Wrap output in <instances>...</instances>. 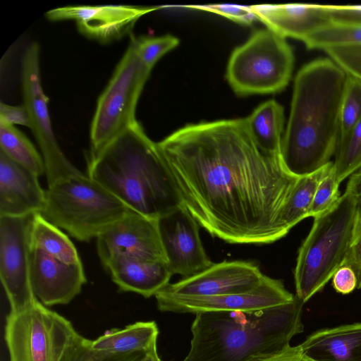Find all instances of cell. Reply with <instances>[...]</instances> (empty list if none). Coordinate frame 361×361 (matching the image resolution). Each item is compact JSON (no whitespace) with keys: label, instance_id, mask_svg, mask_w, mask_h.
Returning a JSON list of instances; mask_svg holds the SVG:
<instances>
[{"label":"cell","instance_id":"6da1fadb","mask_svg":"<svg viewBox=\"0 0 361 361\" xmlns=\"http://www.w3.org/2000/svg\"><path fill=\"white\" fill-rule=\"evenodd\" d=\"M157 144L183 205L212 236L269 244L286 235L280 216L298 177L259 149L245 118L188 124Z\"/></svg>","mask_w":361,"mask_h":361},{"label":"cell","instance_id":"7a4b0ae2","mask_svg":"<svg viewBox=\"0 0 361 361\" xmlns=\"http://www.w3.org/2000/svg\"><path fill=\"white\" fill-rule=\"evenodd\" d=\"M348 78L329 57L313 60L298 71L280 152L281 163L291 175L305 176L331 162L339 141Z\"/></svg>","mask_w":361,"mask_h":361},{"label":"cell","instance_id":"3957f363","mask_svg":"<svg viewBox=\"0 0 361 361\" xmlns=\"http://www.w3.org/2000/svg\"><path fill=\"white\" fill-rule=\"evenodd\" d=\"M87 176L130 209L151 219L183 205L157 142L137 121L91 154Z\"/></svg>","mask_w":361,"mask_h":361},{"label":"cell","instance_id":"277c9868","mask_svg":"<svg viewBox=\"0 0 361 361\" xmlns=\"http://www.w3.org/2000/svg\"><path fill=\"white\" fill-rule=\"evenodd\" d=\"M303 304L295 296L259 311L197 313L190 349L182 361H251L283 350L304 330Z\"/></svg>","mask_w":361,"mask_h":361},{"label":"cell","instance_id":"5b68a950","mask_svg":"<svg viewBox=\"0 0 361 361\" xmlns=\"http://www.w3.org/2000/svg\"><path fill=\"white\" fill-rule=\"evenodd\" d=\"M357 202L344 193L329 211L314 218L294 271L295 296L303 303L321 291L346 259Z\"/></svg>","mask_w":361,"mask_h":361},{"label":"cell","instance_id":"8992f818","mask_svg":"<svg viewBox=\"0 0 361 361\" xmlns=\"http://www.w3.org/2000/svg\"><path fill=\"white\" fill-rule=\"evenodd\" d=\"M129 210L118 198L82 173L48 187L40 213L78 240L97 238Z\"/></svg>","mask_w":361,"mask_h":361},{"label":"cell","instance_id":"52a82bcc","mask_svg":"<svg viewBox=\"0 0 361 361\" xmlns=\"http://www.w3.org/2000/svg\"><path fill=\"white\" fill-rule=\"evenodd\" d=\"M293 66V50L286 38L261 29L233 51L226 76L238 95L276 93L288 84Z\"/></svg>","mask_w":361,"mask_h":361},{"label":"cell","instance_id":"ba28073f","mask_svg":"<svg viewBox=\"0 0 361 361\" xmlns=\"http://www.w3.org/2000/svg\"><path fill=\"white\" fill-rule=\"evenodd\" d=\"M151 71L140 59L132 36L97 101L90 128L91 154L99 152L137 122V104Z\"/></svg>","mask_w":361,"mask_h":361},{"label":"cell","instance_id":"9c48e42d","mask_svg":"<svg viewBox=\"0 0 361 361\" xmlns=\"http://www.w3.org/2000/svg\"><path fill=\"white\" fill-rule=\"evenodd\" d=\"M79 333L37 299L6 319L9 361H63Z\"/></svg>","mask_w":361,"mask_h":361},{"label":"cell","instance_id":"30bf717a","mask_svg":"<svg viewBox=\"0 0 361 361\" xmlns=\"http://www.w3.org/2000/svg\"><path fill=\"white\" fill-rule=\"evenodd\" d=\"M23 104L30 116L31 129L43 158L48 187L66 177L82 173L66 158L55 137L44 92L39 66V45L25 50L22 62Z\"/></svg>","mask_w":361,"mask_h":361},{"label":"cell","instance_id":"8fae6325","mask_svg":"<svg viewBox=\"0 0 361 361\" xmlns=\"http://www.w3.org/2000/svg\"><path fill=\"white\" fill-rule=\"evenodd\" d=\"M0 216V277L11 310L18 312L33 303L30 256L35 214Z\"/></svg>","mask_w":361,"mask_h":361},{"label":"cell","instance_id":"7c38bea8","mask_svg":"<svg viewBox=\"0 0 361 361\" xmlns=\"http://www.w3.org/2000/svg\"><path fill=\"white\" fill-rule=\"evenodd\" d=\"M161 312L197 314L207 312H255L287 304L295 295L281 280L265 276L255 289L240 293L214 296H185L159 291L155 295Z\"/></svg>","mask_w":361,"mask_h":361},{"label":"cell","instance_id":"4fadbf2b","mask_svg":"<svg viewBox=\"0 0 361 361\" xmlns=\"http://www.w3.org/2000/svg\"><path fill=\"white\" fill-rule=\"evenodd\" d=\"M96 239L97 254L104 267L122 257L167 262L157 219L131 209Z\"/></svg>","mask_w":361,"mask_h":361},{"label":"cell","instance_id":"5bb4252c","mask_svg":"<svg viewBox=\"0 0 361 361\" xmlns=\"http://www.w3.org/2000/svg\"><path fill=\"white\" fill-rule=\"evenodd\" d=\"M157 226L173 275L188 278L213 264L201 242L198 223L184 205L157 219Z\"/></svg>","mask_w":361,"mask_h":361},{"label":"cell","instance_id":"9a60e30c","mask_svg":"<svg viewBox=\"0 0 361 361\" xmlns=\"http://www.w3.org/2000/svg\"><path fill=\"white\" fill-rule=\"evenodd\" d=\"M159 8L129 5L66 6L47 11L46 17L50 20H73L85 35L108 42L130 33L142 16Z\"/></svg>","mask_w":361,"mask_h":361},{"label":"cell","instance_id":"2e32d148","mask_svg":"<svg viewBox=\"0 0 361 361\" xmlns=\"http://www.w3.org/2000/svg\"><path fill=\"white\" fill-rule=\"evenodd\" d=\"M265 276L254 262L224 261L213 264L195 275L169 283L160 291L185 296L240 293L255 289L262 283Z\"/></svg>","mask_w":361,"mask_h":361},{"label":"cell","instance_id":"e0dca14e","mask_svg":"<svg viewBox=\"0 0 361 361\" xmlns=\"http://www.w3.org/2000/svg\"><path fill=\"white\" fill-rule=\"evenodd\" d=\"M30 276L35 297L45 306L69 303L86 283L82 264L66 263L32 245Z\"/></svg>","mask_w":361,"mask_h":361},{"label":"cell","instance_id":"ac0fdd59","mask_svg":"<svg viewBox=\"0 0 361 361\" xmlns=\"http://www.w3.org/2000/svg\"><path fill=\"white\" fill-rule=\"evenodd\" d=\"M38 177L0 151V216L42 212L46 191Z\"/></svg>","mask_w":361,"mask_h":361},{"label":"cell","instance_id":"d6986e66","mask_svg":"<svg viewBox=\"0 0 361 361\" xmlns=\"http://www.w3.org/2000/svg\"><path fill=\"white\" fill-rule=\"evenodd\" d=\"M257 20L267 28L286 38L303 42L330 21L324 5L310 4H262L250 6Z\"/></svg>","mask_w":361,"mask_h":361},{"label":"cell","instance_id":"ffe728a7","mask_svg":"<svg viewBox=\"0 0 361 361\" xmlns=\"http://www.w3.org/2000/svg\"><path fill=\"white\" fill-rule=\"evenodd\" d=\"M118 289L145 298L155 295L169 284L173 274L166 262L118 258L105 267Z\"/></svg>","mask_w":361,"mask_h":361},{"label":"cell","instance_id":"44dd1931","mask_svg":"<svg viewBox=\"0 0 361 361\" xmlns=\"http://www.w3.org/2000/svg\"><path fill=\"white\" fill-rule=\"evenodd\" d=\"M300 346L312 361H361V322L319 329Z\"/></svg>","mask_w":361,"mask_h":361},{"label":"cell","instance_id":"7402d4cb","mask_svg":"<svg viewBox=\"0 0 361 361\" xmlns=\"http://www.w3.org/2000/svg\"><path fill=\"white\" fill-rule=\"evenodd\" d=\"M249 131L264 152L280 157L284 130L283 106L274 99L259 104L245 118Z\"/></svg>","mask_w":361,"mask_h":361},{"label":"cell","instance_id":"603a6c76","mask_svg":"<svg viewBox=\"0 0 361 361\" xmlns=\"http://www.w3.org/2000/svg\"><path fill=\"white\" fill-rule=\"evenodd\" d=\"M159 329L155 322H137L122 329H112L91 341L95 350L111 353L145 352L157 344Z\"/></svg>","mask_w":361,"mask_h":361},{"label":"cell","instance_id":"cb8c5ba5","mask_svg":"<svg viewBox=\"0 0 361 361\" xmlns=\"http://www.w3.org/2000/svg\"><path fill=\"white\" fill-rule=\"evenodd\" d=\"M329 162L313 173L298 178L282 208L280 221L289 231L302 219L310 217V211L316 188L332 165Z\"/></svg>","mask_w":361,"mask_h":361},{"label":"cell","instance_id":"d4e9b609","mask_svg":"<svg viewBox=\"0 0 361 361\" xmlns=\"http://www.w3.org/2000/svg\"><path fill=\"white\" fill-rule=\"evenodd\" d=\"M32 246L66 263L82 264L77 249L69 238L40 213L35 214Z\"/></svg>","mask_w":361,"mask_h":361},{"label":"cell","instance_id":"484cf974","mask_svg":"<svg viewBox=\"0 0 361 361\" xmlns=\"http://www.w3.org/2000/svg\"><path fill=\"white\" fill-rule=\"evenodd\" d=\"M0 151L39 176L45 173L42 155L14 126L0 121Z\"/></svg>","mask_w":361,"mask_h":361},{"label":"cell","instance_id":"4316f807","mask_svg":"<svg viewBox=\"0 0 361 361\" xmlns=\"http://www.w3.org/2000/svg\"><path fill=\"white\" fill-rule=\"evenodd\" d=\"M310 49L323 51L334 47L361 46V26L329 22L304 41Z\"/></svg>","mask_w":361,"mask_h":361},{"label":"cell","instance_id":"83f0119b","mask_svg":"<svg viewBox=\"0 0 361 361\" xmlns=\"http://www.w3.org/2000/svg\"><path fill=\"white\" fill-rule=\"evenodd\" d=\"M334 156L333 166L339 183L361 169V120L339 140Z\"/></svg>","mask_w":361,"mask_h":361},{"label":"cell","instance_id":"f1b7e54d","mask_svg":"<svg viewBox=\"0 0 361 361\" xmlns=\"http://www.w3.org/2000/svg\"><path fill=\"white\" fill-rule=\"evenodd\" d=\"M361 120V80L348 75L340 111V137Z\"/></svg>","mask_w":361,"mask_h":361},{"label":"cell","instance_id":"f546056e","mask_svg":"<svg viewBox=\"0 0 361 361\" xmlns=\"http://www.w3.org/2000/svg\"><path fill=\"white\" fill-rule=\"evenodd\" d=\"M143 353H111L95 350L90 340L78 334L63 361H135Z\"/></svg>","mask_w":361,"mask_h":361},{"label":"cell","instance_id":"4dcf8cb0","mask_svg":"<svg viewBox=\"0 0 361 361\" xmlns=\"http://www.w3.org/2000/svg\"><path fill=\"white\" fill-rule=\"evenodd\" d=\"M338 182L333 163L319 181L314 194L310 216L315 218L331 209L340 199Z\"/></svg>","mask_w":361,"mask_h":361},{"label":"cell","instance_id":"1f68e13d","mask_svg":"<svg viewBox=\"0 0 361 361\" xmlns=\"http://www.w3.org/2000/svg\"><path fill=\"white\" fill-rule=\"evenodd\" d=\"M133 37L140 59L150 69L163 55L179 44V39L171 35L140 38Z\"/></svg>","mask_w":361,"mask_h":361},{"label":"cell","instance_id":"d6a6232c","mask_svg":"<svg viewBox=\"0 0 361 361\" xmlns=\"http://www.w3.org/2000/svg\"><path fill=\"white\" fill-rule=\"evenodd\" d=\"M184 7L216 13L244 25H250L257 20L250 6L221 4L185 6Z\"/></svg>","mask_w":361,"mask_h":361},{"label":"cell","instance_id":"836d02e7","mask_svg":"<svg viewBox=\"0 0 361 361\" xmlns=\"http://www.w3.org/2000/svg\"><path fill=\"white\" fill-rule=\"evenodd\" d=\"M324 51L349 75L361 80V46L329 48Z\"/></svg>","mask_w":361,"mask_h":361},{"label":"cell","instance_id":"e575fe53","mask_svg":"<svg viewBox=\"0 0 361 361\" xmlns=\"http://www.w3.org/2000/svg\"><path fill=\"white\" fill-rule=\"evenodd\" d=\"M343 266L354 271L357 280V288L361 289V202H357L353 236Z\"/></svg>","mask_w":361,"mask_h":361},{"label":"cell","instance_id":"d590c367","mask_svg":"<svg viewBox=\"0 0 361 361\" xmlns=\"http://www.w3.org/2000/svg\"><path fill=\"white\" fill-rule=\"evenodd\" d=\"M330 22L361 26V5H324Z\"/></svg>","mask_w":361,"mask_h":361},{"label":"cell","instance_id":"8d00e7d4","mask_svg":"<svg viewBox=\"0 0 361 361\" xmlns=\"http://www.w3.org/2000/svg\"><path fill=\"white\" fill-rule=\"evenodd\" d=\"M0 121L15 126L20 125L30 128V116L27 108L22 106H12L1 103Z\"/></svg>","mask_w":361,"mask_h":361},{"label":"cell","instance_id":"74e56055","mask_svg":"<svg viewBox=\"0 0 361 361\" xmlns=\"http://www.w3.org/2000/svg\"><path fill=\"white\" fill-rule=\"evenodd\" d=\"M332 284L336 292L345 295L357 288V280L351 268L342 266L334 274Z\"/></svg>","mask_w":361,"mask_h":361},{"label":"cell","instance_id":"f35d334b","mask_svg":"<svg viewBox=\"0 0 361 361\" xmlns=\"http://www.w3.org/2000/svg\"><path fill=\"white\" fill-rule=\"evenodd\" d=\"M251 361H312L303 353L300 345L255 358Z\"/></svg>","mask_w":361,"mask_h":361},{"label":"cell","instance_id":"ab89813d","mask_svg":"<svg viewBox=\"0 0 361 361\" xmlns=\"http://www.w3.org/2000/svg\"><path fill=\"white\" fill-rule=\"evenodd\" d=\"M345 192L361 202V169L350 176Z\"/></svg>","mask_w":361,"mask_h":361},{"label":"cell","instance_id":"60d3db41","mask_svg":"<svg viewBox=\"0 0 361 361\" xmlns=\"http://www.w3.org/2000/svg\"><path fill=\"white\" fill-rule=\"evenodd\" d=\"M135 361H162L157 353V344L144 352L141 356Z\"/></svg>","mask_w":361,"mask_h":361}]
</instances>
